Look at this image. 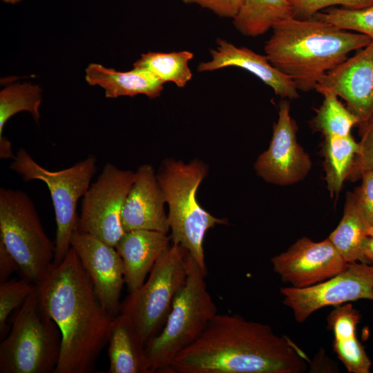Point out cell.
I'll use <instances>...</instances> for the list:
<instances>
[{
  "mask_svg": "<svg viewBox=\"0 0 373 373\" xmlns=\"http://www.w3.org/2000/svg\"><path fill=\"white\" fill-rule=\"evenodd\" d=\"M307 358L288 337L237 314H217L169 373H299Z\"/></svg>",
  "mask_w": 373,
  "mask_h": 373,
  "instance_id": "6da1fadb",
  "label": "cell"
},
{
  "mask_svg": "<svg viewBox=\"0 0 373 373\" xmlns=\"http://www.w3.org/2000/svg\"><path fill=\"white\" fill-rule=\"evenodd\" d=\"M44 312L61 334L54 373H88L108 341L113 318L102 305L93 285L71 247L36 284Z\"/></svg>",
  "mask_w": 373,
  "mask_h": 373,
  "instance_id": "7a4b0ae2",
  "label": "cell"
},
{
  "mask_svg": "<svg viewBox=\"0 0 373 373\" xmlns=\"http://www.w3.org/2000/svg\"><path fill=\"white\" fill-rule=\"evenodd\" d=\"M265 46V55L278 70L289 77L298 90L309 91L321 79L369 45L367 36L340 29L312 17L288 18L277 23Z\"/></svg>",
  "mask_w": 373,
  "mask_h": 373,
  "instance_id": "3957f363",
  "label": "cell"
},
{
  "mask_svg": "<svg viewBox=\"0 0 373 373\" xmlns=\"http://www.w3.org/2000/svg\"><path fill=\"white\" fill-rule=\"evenodd\" d=\"M206 275L189 253L186 282L164 327L145 345L151 373H169L177 355L200 336L218 314L207 289Z\"/></svg>",
  "mask_w": 373,
  "mask_h": 373,
  "instance_id": "277c9868",
  "label": "cell"
},
{
  "mask_svg": "<svg viewBox=\"0 0 373 373\" xmlns=\"http://www.w3.org/2000/svg\"><path fill=\"white\" fill-rule=\"evenodd\" d=\"M206 166L198 160L188 164L167 160L156 175L165 203L172 244L184 247L207 273L204 238L207 231L227 220L204 210L196 198L200 184L207 175Z\"/></svg>",
  "mask_w": 373,
  "mask_h": 373,
  "instance_id": "5b68a950",
  "label": "cell"
},
{
  "mask_svg": "<svg viewBox=\"0 0 373 373\" xmlns=\"http://www.w3.org/2000/svg\"><path fill=\"white\" fill-rule=\"evenodd\" d=\"M61 346V332L41 307L35 287L0 344V373H54Z\"/></svg>",
  "mask_w": 373,
  "mask_h": 373,
  "instance_id": "8992f818",
  "label": "cell"
},
{
  "mask_svg": "<svg viewBox=\"0 0 373 373\" xmlns=\"http://www.w3.org/2000/svg\"><path fill=\"white\" fill-rule=\"evenodd\" d=\"M0 242L16 260L23 278L35 285L53 264L55 242L45 232L24 191L0 189Z\"/></svg>",
  "mask_w": 373,
  "mask_h": 373,
  "instance_id": "52a82bcc",
  "label": "cell"
},
{
  "mask_svg": "<svg viewBox=\"0 0 373 373\" xmlns=\"http://www.w3.org/2000/svg\"><path fill=\"white\" fill-rule=\"evenodd\" d=\"M188 254L184 247L172 244L158 258L146 280L122 302L120 313L130 318L144 346L162 329L186 282Z\"/></svg>",
  "mask_w": 373,
  "mask_h": 373,
  "instance_id": "ba28073f",
  "label": "cell"
},
{
  "mask_svg": "<svg viewBox=\"0 0 373 373\" xmlns=\"http://www.w3.org/2000/svg\"><path fill=\"white\" fill-rule=\"evenodd\" d=\"M12 160L10 169L24 182L39 180L49 190L57 227L53 264L57 265L71 248V238L77 228V203L90 185L97 169L96 158L90 155L72 166L59 171L45 169L22 148Z\"/></svg>",
  "mask_w": 373,
  "mask_h": 373,
  "instance_id": "9c48e42d",
  "label": "cell"
},
{
  "mask_svg": "<svg viewBox=\"0 0 373 373\" xmlns=\"http://www.w3.org/2000/svg\"><path fill=\"white\" fill-rule=\"evenodd\" d=\"M134 180L135 172L107 163L82 198L77 231L115 247L125 233L122 213Z\"/></svg>",
  "mask_w": 373,
  "mask_h": 373,
  "instance_id": "30bf717a",
  "label": "cell"
},
{
  "mask_svg": "<svg viewBox=\"0 0 373 373\" xmlns=\"http://www.w3.org/2000/svg\"><path fill=\"white\" fill-rule=\"evenodd\" d=\"M280 294L296 321L303 323L324 307L360 299L373 300V265L350 262L343 271L325 281L306 287L282 288Z\"/></svg>",
  "mask_w": 373,
  "mask_h": 373,
  "instance_id": "8fae6325",
  "label": "cell"
},
{
  "mask_svg": "<svg viewBox=\"0 0 373 373\" xmlns=\"http://www.w3.org/2000/svg\"><path fill=\"white\" fill-rule=\"evenodd\" d=\"M289 109L287 101L280 102L278 119L274 125L269 146L255 164L259 176L279 185L301 180L312 166L309 155L297 142V126L290 116Z\"/></svg>",
  "mask_w": 373,
  "mask_h": 373,
  "instance_id": "7c38bea8",
  "label": "cell"
},
{
  "mask_svg": "<svg viewBox=\"0 0 373 373\" xmlns=\"http://www.w3.org/2000/svg\"><path fill=\"white\" fill-rule=\"evenodd\" d=\"M271 263L283 281L298 288L325 281L348 265L328 238L314 242L306 237L271 258Z\"/></svg>",
  "mask_w": 373,
  "mask_h": 373,
  "instance_id": "4fadbf2b",
  "label": "cell"
},
{
  "mask_svg": "<svg viewBox=\"0 0 373 373\" xmlns=\"http://www.w3.org/2000/svg\"><path fill=\"white\" fill-rule=\"evenodd\" d=\"M103 307L113 316L120 313V297L124 281L122 260L113 247L97 237L76 231L71 238Z\"/></svg>",
  "mask_w": 373,
  "mask_h": 373,
  "instance_id": "5bb4252c",
  "label": "cell"
},
{
  "mask_svg": "<svg viewBox=\"0 0 373 373\" xmlns=\"http://www.w3.org/2000/svg\"><path fill=\"white\" fill-rule=\"evenodd\" d=\"M315 90L342 97L360 123L373 116V42L329 70Z\"/></svg>",
  "mask_w": 373,
  "mask_h": 373,
  "instance_id": "9a60e30c",
  "label": "cell"
},
{
  "mask_svg": "<svg viewBox=\"0 0 373 373\" xmlns=\"http://www.w3.org/2000/svg\"><path fill=\"white\" fill-rule=\"evenodd\" d=\"M164 203L153 167L147 164L140 166L135 172L122 213L124 231L144 229L167 233L170 227Z\"/></svg>",
  "mask_w": 373,
  "mask_h": 373,
  "instance_id": "2e32d148",
  "label": "cell"
},
{
  "mask_svg": "<svg viewBox=\"0 0 373 373\" xmlns=\"http://www.w3.org/2000/svg\"><path fill=\"white\" fill-rule=\"evenodd\" d=\"M211 60L199 64L198 71H213L227 66L239 67L255 75L281 97L296 99L299 97L294 82L274 67L266 55L258 54L246 47H237L221 39H218L217 47L211 50Z\"/></svg>",
  "mask_w": 373,
  "mask_h": 373,
  "instance_id": "e0dca14e",
  "label": "cell"
},
{
  "mask_svg": "<svg viewBox=\"0 0 373 373\" xmlns=\"http://www.w3.org/2000/svg\"><path fill=\"white\" fill-rule=\"evenodd\" d=\"M171 236L151 230L125 232L115 245L124 266V281L129 291L146 280L158 258L171 247Z\"/></svg>",
  "mask_w": 373,
  "mask_h": 373,
  "instance_id": "ac0fdd59",
  "label": "cell"
},
{
  "mask_svg": "<svg viewBox=\"0 0 373 373\" xmlns=\"http://www.w3.org/2000/svg\"><path fill=\"white\" fill-rule=\"evenodd\" d=\"M361 317L359 312L350 303L336 306L327 317L328 327L334 334V352L351 373H369L372 364L356 336Z\"/></svg>",
  "mask_w": 373,
  "mask_h": 373,
  "instance_id": "d6986e66",
  "label": "cell"
},
{
  "mask_svg": "<svg viewBox=\"0 0 373 373\" xmlns=\"http://www.w3.org/2000/svg\"><path fill=\"white\" fill-rule=\"evenodd\" d=\"M108 343V373H151L145 346L125 314L113 318Z\"/></svg>",
  "mask_w": 373,
  "mask_h": 373,
  "instance_id": "ffe728a7",
  "label": "cell"
},
{
  "mask_svg": "<svg viewBox=\"0 0 373 373\" xmlns=\"http://www.w3.org/2000/svg\"><path fill=\"white\" fill-rule=\"evenodd\" d=\"M86 80L90 85H98L104 88L108 98L133 97L139 94L155 98L164 88V83L147 70L133 68L127 72H119L98 64L88 65L86 69Z\"/></svg>",
  "mask_w": 373,
  "mask_h": 373,
  "instance_id": "44dd1931",
  "label": "cell"
},
{
  "mask_svg": "<svg viewBox=\"0 0 373 373\" xmlns=\"http://www.w3.org/2000/svg\"><path fill=\"white\" fill-rule=\"evenodd\" d=\"M369 229L356 204L353 193H349L343 218L328 239L347 263L369 264L363 254Z\"/></svg>",
  "mask_w": 373,
  "mask_h": 373,
  "instance_id": "7402d4cb",
  "label": "cell"
},
{
  "mask_svg": "<svg viewBox=\"0 0 373 373\" xmlns=\"http://www.w3.org/2000/svg\"><path fill=\"white\" fill-rule=\"evenodd\" d=\"M294 17L289 0H245L233 19L242 35L257 37L267 32L279 21Z\"/></svg>",
  "mask_w": 373,
  "mask_h": 373,
  "instance_id": "603a6c76",
  "label": "cell"
},
{
  "mask_svg": "<svg viewBox=\"0 0 373 373\" xmlns=\"http://www.w3.org/2000/svg\"><path fill=\"white\" fill-rule=\"evenodd\" d=\"M359 149V142H356L351 134L325 137L323 154L325 180L332 195L341 191Z\"/></svg>",
  "mask_w": 373,
  "mask_h": 373,
  "instance_id": "cb8c5ba5",
  "label": "cell"
},
{
  "mask_svg": "<svg viewBox=\"0 0 373 373\" xmlns=\"http://www.w3.org/2000/svg\"><path fill=\"white\" fill-rule=\"evenodd\" d=\"M193 57L187 50L172 52H149L142 54L134 63L133 68L150 72L166 82H173L178 87H184L192 78L189 62Z\"/></svg>",
  "mask_w": 373,
  "mask_h": 373,
  "instance_id": "d4e9b609",
  "label": "cell"
},
{
  "mask_svg": "<svg viewBox=\"0 0 373 373\" xmlns=\"http://www.w3.org/2000/svg\"><path fill=\"white\" fill-rule=\"evenodd\" d=\"M323 95V102L312 120L313 129L325 137L351 134L352 127L360 124L358 117L341 104L336 95L327 93Z\"/></svg>",
  "mask_w": 373,
  "mask_h": 373,
  "instance_id": "484cf974",
  "label": "cell"
},
{
  "mask_svg": "<svg viewBox=\"0 0 373 373\" xmlns=\"http://www.w3.org/2000/svg\"><path fill=\"white\" fill-rule=\"evenodd\" d=\"M41 90L30 84H16L4 88L0 92V138L7 121L21 111L30 113L38 122L41 103Z\"/></svg>",
  "mask_w": 373,
  "mask_h": 373,
  "instance_id": "4316f807",
  "label": "cell"
},
{
  "mask_svg": "<svg viewBox=\"0 0 373 373\" xmlns=\"http://www.w3.org/2000/svg\"><path fill=\"white\" fill-rule=\"evenodd\" d=\"M312 17L345 30H353L370 37L373 42V4L360 9L331 7Z\"/></svg>",
  "mask_w": 373,
  "mask_h": 373,
  "instance_id": "83f0119b",
  "label": "cell"
},
{
  "mask_svg": "<svg viewBox=\"0 0 373 373\" xmlns=\"http://www.w3.org/2000/svg\"><path fill=\"white\" fill-rule=\"evenodd\" d=\"M36 285L23 278L0 283V334L5 333L10 314L17 309L35 289Z\"/></svg>",
  "mask_w": 373,
  "mask_h": 373,
  "instance_id": "f1b7e54d",
  "label": "cell"
},
{
  "mask_svg": "<svg viewBox=\"0 0 373 373\" xmlns=\"http://www.w3.org/2000/svg\"><path fill=\"white\" fill-rule=\"evenodd\" d=\"M358 125L360 149L347 177L352 181L361 178L364 171H373V116Z\"/></svg>",
  "mask_w": 373,
  "mask_h": 373,
  "instance_id": "f546056e",
  "label": "cell"
},
{
  "mask_svg": "<svg viewBox=\"0 0 373 373\" xmlns=\"http://www.w3.org/2000/svg\"><path fill=\"white\" fill-rule=\"evenodd\" d=\"M294 17L310 19L318 12L334 6L349 9L363 8L373 4V0H289Z\"/></svg>",
  "mask_w": 373,
  "mask_h": 373,
  "instance_id": "4dcf8cb0",
  "label": "cell"
},
{
  "mask_svg": "<svg viewBox=\"0 0 373 373\" xmlns=\"http://www.w3.org/2000/svg\"><path fill=\"white\" fill-rule=\"evenodd\" d=\"M362 182L353 192L356 204L370 227H373V171L363 172Z\"/></svg>",
  "mask_w": 373,
  "mask_h": 373,
  "instance_id": "1f68e13d",
  "label": "cell"
},
{
  "mask_svg": "<svg viewBox=\"0 0 373 373\" xmlns=\"http://www.w3.org/2000/svg\"><path fill=\"white\" fill-rule=\"evenodd\" d=\"M187 4H197L213 11L218 16L234 19L245 0H182Z\"/></svg>",
  "mask_w": 373,
  "mask_h": 373,
  "instance_id": "d6a6232c",
  "label": "cell"
},
{
  "mask_svg": "<svg viewBox=\"0 0 373 373\" xmlns=\"http://www.w3.org/2000/svg\"><path fill=\"white\" fill-rule=\"evenodd\" d=\"M17 271H19V268L16 260L0 242V283L8 280L9 276Z\"/></svg>",
  "mask_w": 373,
  "mask_h": 373,
  "instance_id": "836d02e7",
  "label": "cell"
},
{
  "mask_svg": "<svg viewBox=\"0 0 373 373\" xmlns=\"http://www.w3.org/2000/svg\"><path fill=\"white\" fill-rule=\"evenodd\" d=\"M15 156L10 142L3 136L0 138V158L3 160L13 159Z\"/></svg>",
  "mask_w": 373,
  "mask_h": 373,
  "instance_id": "e575fe53",
  "label": "cell"
},
{
  "mask_svg": "<svg viewBox=\"0 0 373 373\" xmlns=\"http://www.w3.org/2000/svg\"><path fill=\"white\" fill-rule=\"evenodd\" d=\"M363 254L367 262L373 264V237L369 236L365 240Z\"/></svg>",
  "mask_w": 373,
  "mask_h": 373,
  "instance_id": "d590c367",
  "label": "cell"
},
{
  "mask_svg": "<svg viewBox=\"0 0 373 373\" xmlns=\"http://www.w3.org/2000/svg\"><path fill=\"white\" fill-rule=\"evenodd\" d=\"M3 1L6 2V3H17L21 0H3Z\"/></svg>",
  "mask_w": 373,
  "mask_h": 373,
  "instance_id": "8d00e7d4",
  "label": "cell"
},
{
  "mask_svg": "<svg viewBox=\"0 0 373 373\" xmlns=\"http://www.w3.org/2000/svg\"><path fill=\"white\" fill-rule=\"evenodd\" d=\"M368 236L370 237H373V227H370L368 230Z\"/></svg>",
  "mask_w": 373,
  "mask_h": 373,
  "instance_id": "74e56055",
  "label": "cell"
}]
</instances>
